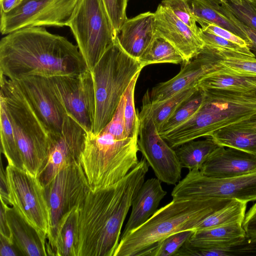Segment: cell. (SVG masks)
I'll use <instances>...</instances> for the list:
<instances>
[{
    "mask_svg": "<svg viewBox=\"0 0 256 256\" xmlns=\"http://www.w3.org/2000/svg\"><path fill=\"white\" fill-rule=\"evenodd\" d=\"M149 166L142 158L116 185L90 190L78 208V256H114L123 224Z\"/></svg>",
    "mask_w": 256,
    "mask_h": 256,
    "instance_id": "1",
    "label": "cell"
},
{
    "mask_svg": "<svg viewBox=\"0 0 256 256\" xmlns=\"http://www.w3.org/2000/svg\"><path fill=\"white\" fill-rule=\"evenodd\" d=\"M88 70L78 46L43 26L23 28L0 40V73L10 80L76 75Z\"/></svg>",
    "mask_w": 256,
    "mask_h": 256,
    "instance_id": "2",
    "label": "cell"
},
{
    "mask_svg": "<svg viewBox=\"0 0 256 256\" xmlns=\"http://www.w3.org/2000/svg\"><path fill=\"white\" fill-rule=\"evenodd\" d=\"M230 200L217 198H172L144 224L121 238L114 256H144L146 251L170 234L195 230L202 220Z\"/></svg>",
    "mask_w": 256,
    "mask_h": 256,
    "instance_id": "3",
    "label": "cell"
},
{
    "mask_svg": "<svg viewBox=\"0 0 256 256\" xmlns=\"http://www.w3.org/2000/svg\"><path fill=\"white\" fill-rule=\"evenodd\" d=\"M204 90V100L196 112L186 122L162 136L172 148L198 138L210 136L214 132L241 122L256 113V102L249 96V92Z\"/></svg>",
    "mask_w": 256,
    "mask_h": 256,
    "instance_id": "4",
    "label": "cell"
},
{
    "mask_svg": "<svg viewBox=\"0 0 256 256\" xmlns=\"http://www.w3.org/2000/svg\"><path fill=\"white\" fill-rule=\"evenodd\" d=\"M138 151V138L120 140L104 131L87 132L80 162L90 190L120 182L139 162Z\"/></svg>",
    "mask_w": 256,
    "mask_h": 256,
    "instance_id": "5",
    "label": "cell"
},
{
    "mask_svg": "<svg viewBox=\"0 0 256 256\" xmlns=\"http://www.w3.org/2000/svg\"><path fill=\"white\" fill-rule=\"evenodd\" d=\"M0 102L13 126L26 170L38 176L45 166L52 138L15 82L0 74Z\"/></svg>",
    "mask_w": 256,
    "mask_h": 256,
    "instance_id": "6",
    "label": "cell"
},
{
    "mask_svg": "<svg viewBox=\"0 0 256 256\" xmlns=\"http://www.w3.org/2000/svg\"><path fill=\"white\" fill-rule=\"evenodd\" d=\"M143 68L124 50L116 36L90 71L96 102L94 134L100 132L110 122L129 84Z\"/></svg>",
    "mask_w": 256,
    "mask_h": 256,
    "instance_id": "7",
    "label": "cell"
},
{
    "mask_svg": "<svg viewBox=\"0 0 256 256\" xmlns=\"http://www.w3.org/2000/svg\"><path fill=\"white\" fill-rule=\"evenodd\" d=\"M68 26L91 71L117 36L102 0H78Z\"/></svg>",
    "mask_w": 256,
    "mask_h": 256,
    "instance_id": "8",
    "label": "cell"
},
{
    "mask_svg": "<svg viewBox=\"0 0 256 256\" xmlns=\"http://www.w3.org/2000/svg\"><path fill=\"white\" fill-rule=\"evenodd\" d=\"M5 172L8 204L47 240L50 216L44 187L26 170L8 164Z\"/></svg>",
    "mask_w": 256,
    "mask_h": 256,
    "instance_id": "9",
    "label": "cell"
},
{
    "mask_svg": "<svg viewBox=\"0 0 256 256\" xmlns=\"http://www.w3.org/2000/svg\"><path fill=\"white\" fill-rule=\"evenodd\" d=\"M138 116L139 151L156 178L168 184L176 185L180 180L182 167L175 150L162 137L155 125L148 90L142 98Z\"/></svg>",
    "mask_w": 256,
    "mask_h": 256,
    "instance_id": "10",
    "label": "cell"
},
{
    "mask_svg": "<svg viewBox=\"0 0 256 256\" xmlns=\"http://www.w3.org/2000/svg\"><path fill=\"white\" fill-rule=\"evenodd\" d=\"M174 199L192 200L217 198L256 201V171L228 178H213L192 170L180 180L172 194Z\"/></svg>",
    "mask_w": 256,
    "mask_h": 256,
    "instance_id": "11",
    "label": "cell"
},
{
    "mask_svg": "<svg viewBox=\"0 0 256 256\" xmlns=\"http://www.w3.org/2000/svg\"><path fill=\"white\" fill-rule=\"evenodd\" d=\"M78 0H23L8 13H0V30L6 35L34 26H68Z\"/></svg>",
    "mask_w": 256,
    "mask_h": 256,
    "instance_id": "12",
    "label": "cell"
},
{
    "mask_svg": "<svg viewBox=\"0 0 256 256\" xmlns=\"http://www.w3.org/2000/svg\"><path fill=\"white\" fill-rule=\"evenodd\" d=\"M48 78L66 114L77 121L87 132H92L96 102L90 71Z\"/></svg>",
    "mask_w": 256,
    "mask_h": 256,
    "instance_id": "13",
    "label": "cell"
},
{
    "mask_svg": "<svg viewBox=\"0 0 256 256\" xmlns=\"http://www.w3.org/2000/svg\"><path fill=\"white\" fill-rule=\"evenodd\" d=\"M44 188L50 216L48 242L52 240L62 217L74 207L79 206L90 188L80 162L60 170Z\"/></svg>",
    "mask_w": 256,
    "mask_h": 256,
    "instance_id": "14",
    "label": "cell"
},
{
    "mask_svg": "<svg viewBox=\"0 0 256 256\" xmlns=\"http://www.w3.org/2000/svg\"><path fill=\"white\" fill-rule=\"evenodd\" d=\"M87 132L67 114L60 134L52 139L46 164L37 177L47 186L62 169L80 163Z\"/></svg>",
    "mask_w": 256,
    "mask_h": 256,
    "instance_id": "15",
    "label": "cell"
},
{
    "mask_svg": "<svg viewBox=\"0 0 256 256\" xmlns=\"http://www.w3.org/2000/svg\"><path fill=\"white\" fill-rule=\"evenodd\" d=\"M13 81L45 126L52 139L58 136L67 114L54 94L48 78L30 76Z\"/></svg>",
    "mask_w": 256,
    "mask_h": 256,
    "instance_id": "16",
    "label": "cell"
},
{
    "mask_svg": "<svg viewBox=\"0 0 256 256\" xmlns=\"http://www.w3.org/2000/svg\"><path fill=\"white\" fill-rule=\"evenodd\" d=\"M222 59L218 50L204 45L195 56L184 62L176 76L152 88L150 92L152 103L162 102L184 89L198 85L202 78L222 68Z\"/></svg>",
    "mask_w": 256,
    "mask_h": 256,
    "instance_id": "17",
    "label": "cell"
},
{
    "mask_svg": "<svg viewBox=\"0 0 256 256\" xmlns=\"http://www.w3.org/2000/svg\"><path fill=\"white\" fill-rule=\"evenodd\" d=\"M246 238L242 222L196 230L188 239L189 256H233L236 246Z\"/></svg>",
    "mask_w": 256,
    "mask_h": 256,
    "instance_id": "18",
    "label": "cell"
},
{
    "mask_svg": "<svg viewBox=\"0 0 256 256\" xmlns=\"http://www.w3.org/2000/svg\"><path fill=\"white\" fill-rule=\"evenodd\" d=\"M156 34L170 42L182 56L184 62L195 56L204 44L196 34L161 4L154 12Z\"/></svg>",
    "mask_w": 256,
    "mask_h": 256,
    "instance_id": "19",
    "label": "cell"
},
{
    "mask_svg": "<svg viewBox=\"0 0 256 256\" xmlns=\"http://www.w3.org/2000/svg\"><path fill=\"white\" fill-rule=\"evenodd\" d=\"M207 176L224 178L256 171V154L219 146L208 158L200 169Z\"/></svg>",
    "mask_w": 256,
    "mask_h": 256,
    "instance_id": "20",
    "label": "cell"
},
{
    "mask_svg": "<svg viewBox=\"0 0 256 256\" xmlns=\"http://www.w3.org/2000/svg\"><path fill=\"white\" fill-rule=\"evenodd\" d=\"M156 34L154 12H147L127 18L117 34L118 41L124 50L138 60Z\"/></svg>",
    "mask_w": 256,
    "mask_h": 256,
    "instance_id": "21",
    "label": "cell"
},
{
    "mask_svg": "<svg viewBox=\"0 0 256 256\" xmlns=\"http://www.w3.org/2000/svg\"><path fill=\"white\" fill-rule=\"evenodd\" d=\"M166 194L158 178L144 182L133 200L131 213L120 238L146 222L157 211Z\"/></svg>",
    "mask_w": 256,
    "mask_h": 256,
    "instance_id": "22",
    "label": "cell"
},
{
    "mask_svg": "<svg viewBox=\"0 0 256 256\" xmlns=\"http://www.w3.org/2000/svg\"><path fill=\"white\" fill-rule=\"evenodd\" d=\"M6 214L10 239L23 256H48L46 240L8 204Z\"/></svg>",
    "mask_w": 256,
    "mask_h": 256,
    "instance_id": "23",
    "label": "cell"
},
{
    "mask_svg": "<svg viewBox=\"0 0 256 256\" xmlns=\"http://www.w3.org/2000/svg\"><path fill=\"white\" fill-rule=\"evenodd\" d=\"M73 208L58 223L52 240L46 242L48 256H78V208Z\"/></svg>",
    "mask_w": 256,
    "mask_h": 256,
    "instance_id": "24",
    "label": "cell"
},
{
    "mask_svg": "<svg viewBox=\"0 0 256 256\" xmlns=\"http://www.w3.org/2000/svg\"><path fill=\"white\" fill-rule=\"evenodd\" d=\"M192 14L201 26L212 24L224 28L244 40L248 44L246 34L224 12L222 7L216 0H188Z\"/></svg>",
    "mask_w": 256,
    "mask_h": 256,
    "instance_id": "25",
    "label": "cell"
},
{
    "mask_svg": "<svg viewBox=\"0 0 256 256\" xmlns=\"http://www.w3.org/2000/svg\"><path fill=\"white\" fill-rule=\"evenodd\" d=\"M210 136L220 146L256 154V126L240 122L222 128Z\"/></svg>",
    "mask_w": 256,
    "mask_h": 256,
    "instance_id": "26",
    "label": "cell"
},
{
    "mask_svg": "<svg viewBox=\"0 0 256 256\" xmlns=\"http://www.w3.org/2000/svg\"><path fill=\"white\" fill-rule=\"evenodd\" d=\"M198 86L204 90L226 89L249 92L256 88V76L227 72L222 68L202 78Z\"/></svg>",
    "mask_w": 256,
    "mask_h": 256,
    "instance_id": "27",
    "label": "cell"
},
{
    "mask_svg": "<svg viewBox=\"0 0 256 256\" xmlns=\"http://www.w3.org/2000/svg\"><path fill=\"white\" fill-rule=\"evenodd\" d=\"M203 140H191L176 148L175 151L182 168L191 170H200L209 156L220 146L210 136Z\"/></svg>",
    "mask_w": 256,
    "mask_h": 256,
    "instance_id": "28",
    "label": "cell"
},
{
    "mask_svg": "<svg viewBox=\"0 0 256 256\" xmlns=\"http://www.w3.org/2000/svg\"><path fill=\"white\" fill-rule=\"evenodd\" d=\"M138 60L143 68L155 64L184 62L180 52L167 40L156 34Z\"/></svg>",
    "mask_w": 256,
    "mask_h": 256,
    "instance_id": "29",
    "label": "cell"
},
{
    "mask_svg": "<svg viewBox=\"0 0 256 256\" xmlns=\"http://www.w3.org/2000/svg\"><path fill=\"white\" fill-rule=\"evenodd\" d=\"M248 202L233 199L202 220L195 228L201 230L244 220Z\"/></svg>",
    "mask_w": 256,
    "mask_h": 256,
    "instance_id": "30",
    "label": "cell"
},
{
    "mask_svg": "<svg viewBox=\"0 0 256 256\" xmlns=\"http://www.w3.org/2000/svg\"><path fill=\"white\" fill-rule=\"evenodd\" d=\"M1 152L8 164L24 169L14 132L4 104L0 102Z\"/></svg>",
    "mask_w": 256,
    "mask_h": 256,
    "instance_id": "31",
    "label": "cell"
},
{
    "mask_svg": "<svg viewBox=\"0 0 256 256\" xmlns=\"http://www.w3.org/2000/svg\"><path fill=\"white\" fill-rule=\"evenodd\" d=\"M197 90L176 110L158 131L161 136L172 130L190 118L201 106L206 96L204 90Z\"/></svg>",
    "mask_w": 256,
    "mask_h": 256,
    "instance_id": "32",
    "label": "cell"
},
{
    "mask_svg": "<svg viewBox=\"0 0 256 256\" xmlns=\"http://www.w3.org/2000/svg\"><path fill=\"white\" fill-rule=\"evenodd\" d=\"M194 86L175 94L170 98L158 103H152L153 119L158 131L178 106L198 88Z\"/></svg>",
    "mask_w": 256,
    "mask_h": 256,
    "instance_id": "33",
    "label": "cell"
},
{
    "mask_svg": "<svg viewBox=\"0 0 256 256\" xmlns=\"http://www.w3.org/2000/svg\"><path fill=\"white\" fill-rule=\"evenodd\" d=\"M222 55V68L229 72L256 76V58L230 50L216 48Z\"/></svg>",
    "mask_w": 256,
    "mask_h": 256,
    "instance_id": "34",
    "label": "cell"
},
{
    "mask_svg": "<svg viewBox=\"0 0 256 256\" xmlns=\"http://www.w3.org/2000/svg\"><path fill=\"white\" fill-rule=\"evenodd\" d=\"M140 72L134 76L124 94L126 98L124 111L125 134L127 138H138L139 118L135 108L134 94Z\"/></svg>",
    "mask_w": 256,
    "mask_h": 256,
    "instance_id": "35",
    "label": "cell"
},
{
    "mask_svg": "<svg viewBox=\"0 0 256 256\" xmlns=\"http://www.w3.org/2000/svg\"><path fill=\"white\" fill-rule=\"evenodd\" d=\"M194 230V229H190L172 234L146 251L144 256H174Z\"/></svg>",
    "mask_w": 256,
    "mask_h": 256,
    "instance_id": "36",
    "label": "cell"
},
{
    "mask_svg": "<svg viewBox=\"0 0 256 256\" xmlns=\"http://www.w3.org/2000/svg\"><path fill=\"white\" fill-rule=\"evenodd\" d=\"M220 4L226 8L240 22L256 31V0L235 2L224 0Z\"/></svg>",
    "mask_w": 256,
    "mask_h": 256,
    "instance_id": "37",
    "label": "cell"
},
{
    "mask_svg": "<svg viewBox=\"0 0 256 256\" xmlns=\"http://www.w3.org/2000/svg\"><path fill=\"white\" fill-rule=\"evenodd\" d=\"M199 35L205 46L214 48L230 50L242 54L255 57L249 46H242L218 36L199 28Z\"/></svg>",
    "mask_w": 256,
    "mask_h": 256,
    "instance_id": "38",
    "label": "cell"
},
{
    "mask_svg": "<svg viewBox=\"0 0 256 256\" xmlns=\"http://www.w3.org/2000/svg\"><path fill=\"white\" fill-rule=\"evenodd\" d=\"M161 4L169 8L178 18L199 34V28L188 0H162Z\"/></svg>",
    "mask_w": 256,
    "mask_h": 256,
    "instance_id": "39",
    "label": "cell"
},
{
    "mask_svg": "<svg viewBox=\"0 0 256 256\" xmlns=\"http://www.w3.org/2000/svg\"><path fill=\"white\" fill-rule=\"evenodd\" d=\"M102 1L117 34L128 18L126 10L128 0H102Z\"/></svg>",
    "mask_w": 256,
    "mask_h": 256,
    "instance_id": "40",
    "label": "cell"
},
{
    "mask_svg": "<svg viewBox=\"0 0 256 256\" xmlns=\"http://www.w3.org/2000/svg\"><path fill=\"white\" fill-rule=\"evenodd\" d=\"M125 102L126 98L124 94L111 120L102 130L110 134L120 140L127 138L125 134L124 116Z\"/></svg>",
    "mask_w": 256,
    "mask_h": 256,
    "instance_id": "41",
    "label": "cell"
},
{
    "mask_svg": "<svg viewBox=\"0 0 256 256\" xmlns=\"http://www.w3.org/2000/svg\"><path fill=\"white\" fill-rule=\"evenodd\" d=\"M202 30L211 32L227 40L236 43L242 46H249L248 43L242 38L234 33L212 24H207L201 28ZM250 47V46H249Z\"/></svg>",
    "mask_w": 256,
    "mask_h": 256,
    "instance_id": "42",
    "label": "cell"
},
{
    "mask_svg": "<svg viewBox=\"0 0 256 256\" xmlns=\"http://www.w3.org/2000/svg\"><path fill=\"white\" fill-rule=\"evenodd\" d=\"M242 226L246 237L252 240H256V202L246 212Z\"/></svg>",
    "mask_w": 256,
    "mask_h": 256,
    "instance_id": "43",
    "label": "cell"
},
{
    "mask_svg": "<svg viewBox=\"0 0 256 256\" xmlns=\"http://www.w3.org/2000/svg\"><path fill=\"white\" fill-rule=\"evenodd\" d=\"M221 6L226 16L246 34L250 49L256 51V31L242 24L226 8Z\"/></svg>",
    "mask_w": 256,
    "mask_h": 256,
    "instance_id": "44",
    "label": "cell"
},
{
    "mask_svg": "<svg viewBox=\"0 0 256 256\" xmlns=\"http://www.w3.org/2000/svg\"><path fill=\"white\" fill-rule=\"evenodd\" d=\"M0 256H23L17 246L10 238L0 234Z\"/></svg>",
    "mask_w": 256,
    "mask_h": 256,
    "instance_id": "45",
    "label": "cell"
},
{
    "mask_svg": "<svg viewBox=\"0 0 256 256\" xmlns=\"http://www.w3.org/2000/svg\"><path fill=\"white\" fill-rule=\"evenodd\" d=\"M8 204L1 200L0 214V234L10 239V234L8 224L6 206Z\"/></svg>",
    "mask_w": 256,
    "mask_h": 256,
    "instance_id": "46",
    "label": "cell"
},
{
    "mask_svg": "<svg viewBox=\"0 0 256 256\" xmlns=\"http://www.w3.org/2000/svg\"><path fill=\"white\" fill-rule=\"evenodd\" d=\"M0 200L8 204V194L6 177V172L2 164L0 166Z\"/></svg>",
    "mask_w": 256,
    "mask_h": 256,
    "instance_id": "47",
    "label": "cell"
},
{
    "mask_svg": "<svg viewBox=\"0 0 256 256\" xmlns=\"http://www.w3.org/2000/svg\"><path fill=\"white\" fill-rule=\"evenodd\" d=\"M23 0H0V13H8L18 7Z\"/></svg>",
    "mask_w": 256,
    "mask_h": 256,
    "instance_id": "48",
    "label": "cell"
},
{
    "mask_svg": "<svg viewBox=\"0 0 256 256\" xmlns=\"http://www.w3.org/2000/svg\"><path fill=\"white\" fill-rule=\"evenodd\" d=\"M240 122L250 126H256V113Z\"/></svg>",
    "mask_w": 256,
    "mask_h": 256,
    "instance_id": "49",
    "label": "cell"
},
{
    "mask_svg": "<svg viewBox=\"0 0 256 256\" xmlns=\"http://www.w3.org/2000/svg\"><path fill=\"white\" fill-rule=\"evenodd\" d=\"M249 96L256 102V88L249 92Z\"/></svg>",
    "mask_w": 256,
    "mask_h": 256,
    "instance_id": "50",
    "label": "cell"
},
{
    "mask_svg": "<svg viewBox=\"0 0 256 256\" xmlns=\"http://www.w3.org/2000/svg\"><path fill=\"white\" fill-rule=\"evenodd\" d=\"M222 0H217V2L218 3H220ZM230 0L235 2H241L242 0Z\"/></svg>",
    "mask_w": 256,
    "mask_h": 256,
    "instance_id": "51",
    "label": "cell"
},
{
    "mask_svg": "<svg viewBox=\"0 0 256 256\" xmlns=\"http://www.w3.org/2000/svg\"><path fill=\"white\" fill-rule=\"evenodd\" d=\"M217 2V0H216Z\"/></svg>",
    "mask_w": 256,
    "mask_h": 256,
    "instance_id": "52",
    "label": "cell"
}]
</instances>
